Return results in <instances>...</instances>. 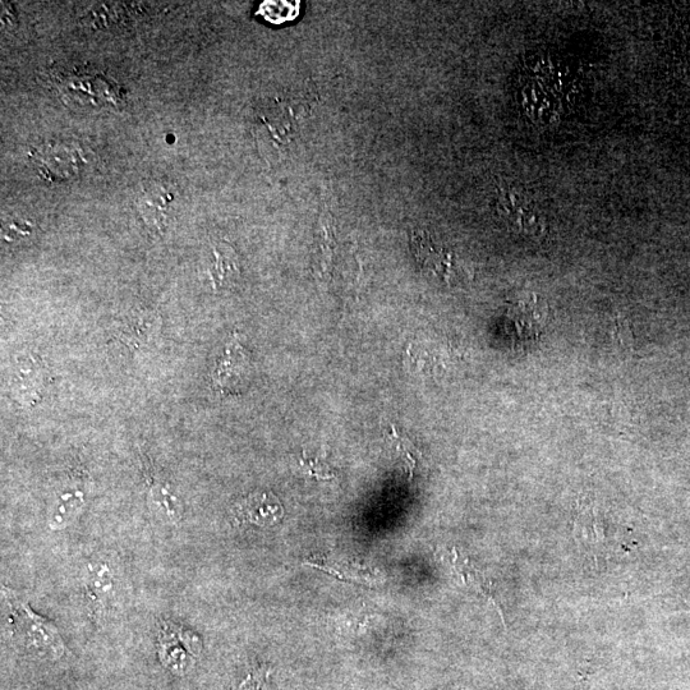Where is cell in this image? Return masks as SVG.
Segmentation results:
<instances>
[{"instance_id":"6","label":"cell","mask_w":690,"mask_h":690,"mask_svg":"<svg viewBox=\"0 0 690 690\" xmlns=\"http://www.w3.org/2000/svg\"><path fill=\"white\" fill-rule=\"evenodd\" d=\"M160 316L156 312H133V315L115 325V337L130 347H141L158 334Z\"/></svg>"},{"instance_id":"1","label":"cell","mask_w":690,"mask_h":690,"mask_svg":"<svg viewBox=\"0 0 690 690\" xmlns=\"http://www.w3.org/2000/svg\"><path fill=\"white\" fill-rule=\"evenodd\" d=\"M4 618L7 632L23 651L35 659L57 661L62 659L66 646L61 634L52 621L46 620L31 610L29 604L20 600L8 588H2Z\"/></svg>"},{"instance_id":"8","label":"cell","mask_w":690,"mask_h":690,"mask_svg":"<svg viewBox=\"0 0 690 690\" xmlns=\"http://www.w3.org/2000/svg\"><path fill=\"white\" fill-rule=\"evenodd\" d=\"M149 505L160 521L169 524L181 522L184 513L183 503L169 483H150Z\"/></svg>"},{"instance_id":"5","label":"cell","mask_w":690,"mask_h":690,"mask_svg":"<svg viewBox=\"0 0 690 690\" xmlns=\"http://www.w3.org/2000/svg\"><path fill=\"white\" fill-rule=\"evenodd\" d=\"M414 256L422 268L430 273L449 280L453 275V256L444 247L437 245L427 233H414L412 239Z\"/></svg>"},{"instance_id":"14","label":"cell","mask_w":690,"mask_h":690,"mask_svg":"<svg viewBox=\"0 0 690 690\" xmlns=\"http://www.w3.org/2000/svg\"><path fill=\"white\" fill-rule=\"evenodd\" d=\"M160 659L169 670L174 671L178 675L187 673L193 666L192 657L174 639L172 641L168 639L167 642H163V647L160 650Z\"/></svg>"},{"instance_id":"15","label":"cell","mask_w":690,"mask_h":690,"mask_svg":"<svg viewBox=\"0 0 690 690\" xmlns=\"http://www.w3.org/2000/svg\"><path fill=\"white\" fill-rule=\"evenodd\" d=\"M262 16L271 23H284L298 16L299 2H265L261 7Z\"/></svg>"},{"instance_id":"19","label":"cell","mask_w":690,"mask_h":690,"mask_svg":"<svg viewBox=\"0 0 690 690\" xmlns=\"http://www.w3.org/2000/svg\"><path fill=\"white\" fill-rule=\"evenodd\" d=\"M3 236L7 241L15 242L18 238H25L31 234V224L22 219H7L3 222Z\"/></svg>"},{"instance_id":"2","label":"cell","mask_w":690,"mask_h":690,"mask_svg":"<svg viewBox=\"0 0 690 690\" xmlns=\"http://www.w3.org/2000/svg\"><path fill=\"white\" fill-rule=\"evenodd\" d=\"M34 164L41 177L53 182L68 181L76 177L84 164L81 151L68 142H45L34 155Z\"/></svg>"},{"instance_id":"9","label":"cell","mask_w":690,"mask_h":690,"mask_svg":"<svg viewBox=\"0 0 690 690\" xmlns=\"http://www.w3.org/2000/svg\"><path fill=\"white\" fill-rule=\"evenodd\" d=\"M86 491L80 487H71L55 501L48 517V527L52 531H62L71 526L86 505Z\"/></svg>"},{"instance_id":"3","label":"cell","mask_w":690,"mask_h":690,"mask_svg":"<svg viewBox=\"0 0 690 690\" xmlns=\"http://www.w3.org/2000/svg\"><path fill=\"white\" fill-rule=\"evenodd\" d=\"M233 521L237 524H253L271 527L282 521L284 508L273 492H255L233 506Z\"/></svg>"},{"instance_id":"4","label":"cell","mask_w":690,"mask_h":690,"mask_svg":"<svg viewBox=\"0 0 690 690\" xmlns=\"http://www.w3.org/2000/svg\"><path fill=\"white\" fill-rule=\"evenodd\" d=\"M174 201H176V193L170 184L154 181L142 187L136 205L147 227L164 232Z\"/></svg>"},{"instance_id":"7","label":"cell","mask_w":690,"mask_h":690,"mask_svg":"<svg viewBox=\"0 0 690 690\" xmlns=\"http://www.w3.org/2000/svg\"><path fill=\"white\" fill-rule=\"evenodd\" d=\"M452 565L454 574L457 575L458 581L464 586L472 588V590L481 593L487 601L491 602L492 605L498 609L500 618L505 624L503 610L496 600L495 592L492 590V583L485 574L477 569L475 565L471 563V560L467 559L466 556L459 554L457 550H453Z\"/></svg>"},{"instance_id":"11","label":"cell","mask_w":690,"mask_h":690,"mask_svg":"<svg viewBox=\"0 0 690 690\" xmlns=\"http://www.w3.org/2000/svg\"><path fill=\"white\" fill-rule=\"evenodd\" d=\"M575 536L584 544L600 546L606 540V527L604 519L593 504H584L579 509L574 522Z\"/></svg>"},{"instance_id":"10","label":"cell","mask_w":690,"mask_h":690,"mask_svg":"<svg viewBox=\"0 0 690 690\" xmlns=\"http://www.w3.org/2000/svg\"><path fill=\"white\" fill-rule=\"evenodd\" d=\"M305 564L311 565L312 568L324 570L325 573L334 575V577L339 579H344V581L370 584V586H375V584L380 582L379 573L362 567V565L349 563V561L328 558H311L307 559Z\"/></svg>"},{"instance_id":"20","label":"cell","mask_w":690,"mask_h":690,"mask_svg":"<svg viewBox=\"0 0 690 690\" xmlns=\"http://www.w3.org/2000/svg\"><path fill=\"white\" fill-rule=\"evenodd\" d=\"M575 690H583V689H582V688H577V689H575Z\"/></svg>"},{"instance_id":"13","label":"cell","mask_w":690,"mask_h":690,"mask_svg":"<svg viewBox=\"0 0 690 690\" xmlns=\"http://www.w3.org/2000/svg\"><path fill=\"white\" fill-rule=\"evenodd\" d=\"M87 596L94 604H103L113 592V574L107 563L90 565Z\"/></svg>"},{"instance_id":"12","label":"cell","mask_w":690,"mask_h":690,"mask_svg":"<svg viewBox=\"0 0 690 690\" xmlns=\"http://www.w3.org/2000/svg\"><path fill=\"white\" fill-rule=\"evenodd\" d=\"M214 264L210 276L213 287L222 288L239 275L238 257L227 243L220 242L213 248Z\"/></svg>"},{"instance_id":"17","label":"cell","mask_w":690,"mask_h":690,"mask_svg":"<svg viewBox=\"0 0 690 690\" xmlns=\"http://www.w3.org/2000/svg\"><path fill=\"white\" fill-rule=\"evenodd\" d=\"M299 466H301L302 471L306 475H310L316 478V480H331V478L335 477L333 469L322 458H308L303 453L301 459H299Z\"/></svg>"},{"instance_id":"16","label":"cell","mask_w":690,"mask_h":690,"mask_svg":"<svg viewBox=\"0 0 690 690\" xmlns=\"http://www.w3.org/2000/svg\"><path fill=\"white\" fill-rule=\"evenodd\" d=\"M389 439L391 444L394 445V448L398 450L400 457H402L404 462H406L409 478L412 480L413 472L414 469H416L418 462V450L416 449V446H414L411 441L407 439V437L400 435L395 427H391Z\"/></svg>"},{"instance_id":"18","label":"cell","mask_w":690,"mask_h":690,"mask_svg":"<svg viewBox=\"0 0 690 690\" xmlns=\"http://www.w3.org/2000/svg\"><path fill=\"white\" fill-rule=\"evenodd\" d=\"M269 675L270 671L266 667L250 671L233 690H265Z\"/></svg>"}]
</instances>
